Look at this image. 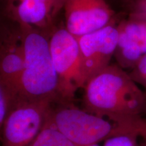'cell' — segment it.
Masks as SVG:
<instances>
[{"instance_id": "obj_6", "label": "cell", "mask_w": 146, "mask_h": 146, "mask_svg": "<svg viewBox=\"0 0 146 146\" xmlns=\"http://www.w3.org/2000/svg\"><path fill=\"white\" fill-rule=\"evenodd\" d=\"M81 56L82 73L85 83L110 65L118 45L119 31L116 23L77 36Z\"/></svg>"}, {"instance_id": "obj_5", "label": "cell", "mask_w": 146, "mask_h": 146, "mask_svg": "<svg viewBox=\"0 0 146 146\" xmlns=\"http://www.w3.org/2000/svg\"><path fill=\"white\" fill-rule=\"evenodd\" d=\"M54 102L17 98L1 129V146H28L43 129Z\"/></svg>"}, {"instance_id": "obj_14", "label": "cell", "mask_w": 146, "mask_h": 146, "mask_svg": "<svg viewBox=\"0 0 146 146\" xmlns=\"http://www.w3.org/2000/svg\"><path fill=\"white\" fill-rule=\"evenodd\" d=\"M141 83H144V84H145V85H146V77H145V78H143V80H142V81H141Z\"/></svg>"}, {"instance_id": "obj_3", "label": "cell", "mask_w": 146, "mask_h": 146, "mask_svg": "<svg viewBox=\"0 0 146 146\" xmlns=\"http://www.w3.org/2000/svg\"><path fill=\"white\" fill-rule=\"evenodd\" d=\"M50 123L78 146H91L113 136L128 133V124L115 125L108 118L81 110L70 104H60L52 109L47 118Z\"/></svg>"}, {"instance_id": "obj_11", "label": "cell", "mask_w": 146, "mask_h": 146, "mask_svg": "<svg viewBox=\"0 0 146 146\" xmlns=\"http://www.w3.org/2000/svg\"><path fill=\"white\" fill-rule=\"evenodd\" d=\"M135 67V70L131 78L132 79L135 78L136 80L141 82L144 78L146 77V53L142 56Z\"/></svg>"}, {"instance_id": "obj_15", "label": "cell", "mask_w": 146, "mask_h": 146, "mask_svg": "<svg viewBox=\"0 0 146 146\" xmlns=\"http://www.w3.org/2000/svg\"><path fill=\"white\" fill-rule=\"evenodd\" d=\"M145 23V24H146V21H144ZM145 43H146V31H145Z\"/></svg>"}, {"instance_id": "obj_1", "label": "cell", "mask_w": 146, "mask_h": 146, "mask_svg": "<svg viewBox=\"0 0 146 146\" xmlns=\"http://www.w3.org/2000/svg\"><path fill=\"white\" fill-rule=\"evenodd\" d=\"M83 89V110L119 124H128L142 102L132 78L116 65L110 64L89 78Z\"/></svg>"}, {"instance_id": "obj_13", "label": "cell", "mask_w": 146, "mask_h": 146, "mask_svg": "<svg viewBox=\"0 0 146 146\" xmlns=\"http://www.w3.org/2000/svg\"><path fill=\"white\" fill-rule=\"evenodd\" d=\"M118 1H121V2H123L124 4H125L127 6H128V5L130 4L131 2L133 1V0H118Z\"/></svg>"}, {"instance_id": "obj_9", "label": "cell", "mask_w": 146, "mask_h": 146, "mask_svg": "<svg viewBox=\"0 0 146 146\" xmlns=\"http://www.w3.org/2000/svg\"><path fill=\"white\" fill-rule=\"evenodd\" d=\"M48 118V117H47ZM28 146H78L60 133L47 118L43 129Z\"/></svg>"}, {"instance_id": "obj_8", "label": "cell", "mask_w": 146, "mask_h": 146, "mask_svg": "<svg viewBox=\"0 0 146 146\" xmlns=\"http://www.w3.org/2000/svg\"><path fill=\"white\" fill-rule=\"evenodd\" d=\"M24 68L25 54L19 26L14 29L1 27L0 87L18 96Z\"/></svg>"}, {"instance_id": "obj_2", "label": "cell", "mask_w": 146, "mask_h": 146, "mask_svg": "<svg viewBox=\"0 0 146 146\" xmlns=\"http://www.w3.org/2000/svg\"><path fill=\"white\" fill-rule=\"evenodd\" d=\"M18 25L25 54V68L18 98L28 101L58 102V78L51 56L49 39L39 29Z\"/></svg>"}, {"instance_id": "obj_7", "label": "cell", "mask_w": 146, "mask_h": 146, "mask_svg": "<svg viewBox=\"0 0 146 146\" xmlns=\"http://www.w3.org/2000/svg\"><path fill=\"white\" fill-rule=\"evenodd\" d=\"M65 28L75 36L116 23V13L107 0H64Z\"/></svg>"}, {"instance_id": "obj_12", "label": "cell", "mask_w": 146, "mask_h": 146, "mask_svg": "<svg viewBox=\"0 0 146 146\" xmlns=\"http://www.w3.org/2000/svg\"><path fill=\"white\" fill-rule=\"evenodd\" d=\"M47 3L55 5L60 9L64 8V0H43Z\"/></svg>"}, {"instance_id": "obj_10", "label": "cell", "mask_w": 146, "mask_h": 146, "mask_svg": "<svg viewBox=\"0 0 146 146\" xmlns=\"http://www.w3.org/2000/svg\"><path fill=\"white\" fill-rule=\"evenodd\" d=\"M104 146H135V143L128 133H123L108 139Z\"/></svg>"}, {"instance_id": "obj_16", "label": "cell", "mask_w": 146, "mask_h": 146, "mask_svg": "<svg viewBox=\"0 0 146 146\" xmlns=\"http://www.w3.org/2000/svg\"><path fill=\"white\" fill-rule=\"evenodd\" d=\"M91 146H99L98 145V144H95V145H91Z\"/></svg>"}, {"instance_id": "obj_4", "label": "cell", "mask_w": 146, "mask_h": 146, "mask_svg": "<svg viewBox=\"0 0 146 146\" xmlns=\"http://www.w3.org/2000/svg\"><path fill=\"white\" fill-rule=\"evenodd\" d=\"M49 43L58 78V102L70 104L78 89L85 86L78 39L66 29L62 28L52 33Z\"/></svg>"}]
</instances>
